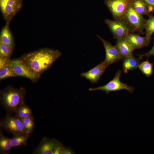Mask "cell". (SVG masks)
Listing matches in <instances>:
<instances>
[{"instance_id":"cell-1","label":"cell","mask_w":154,"mask_h":154,"mask_svg":"<svg viewBox=\"0 0 154 154\" xmlns=\"http://www.w3.org/2000/svg\"><path fill=\"white\" fill-rule=\"evenodd\" d=\"M61 55L58 50L44 48L24 54L20 58L31 70L40 76Z\"/></svg>"},{"instance_id":"cell-2","label":"cell","mask_w":154,"mask_h":154,"mask_svg":"<svg viewBox=\"0 0 154 154\" xmlns=\"http://www.w3.org/2000/svg\"><path fill=\"white\" fill-rule=\"evenodd\" d=\"M26 94L25 89L8 86L0 91V104L7 114L12 115L18 109L24 104Z\"/></svg>"},{"instance_id":"cell-3","label":"cell","mask_w":154,"mask_h":154,"mask_svg":"<svg viewBox=\"0 0 154 154\" xmlns=\"http://www.w3.org/2000/svg\"><path fill=\"white\" fill-rule=\"evenodd\" d=\"M123 20L128 25L132 33H143L145 19L134 10L130 3Z\"/></svg>"},{"instance_id":"cell-4","label":"cell","mask_w":154,"mask_h":154,"mask_svg":"<svg viewBox=\"0 0 154 154\" xmlns=\"http://www.w3.org/2000/svg\"><path fill=\"white\" fill-rule=\"evenodd\" d=\"M0 126L3 130L13 135L27 133L21 119L15 116L7 114L0 121Z\"/></svg>"},{"instance_id":"cell-5","label":"cell","mask_w":154,"mask_h":154,"mask_svg":"<svg viewBox=\"0 0 154 154\" xmlns=\"http://www.w3.org/2000/svg\"><path fill=\"white\" fill-rule=\"evenodd\" d=\"M63 146L60 142L53 138L43 137L38 146L34 149L33 154H59Z\"/></svg>"},{"instance_id":"cell-6","label":"cell","mask_w":154,"mask_h":154,"mask_svg":"<svg viewBox=\"0 0 154 154\" xmlns=\"http://www.w3.org/2000/svg\"><path fill=\"white\" fill-rule=\"evenodd\" d=\"M23 0H0V10L6 23H10L21 9Z\"/></svg>"},{"instance_id":"cell-7","label":"cell","mask_w":154,"mask_h":154,"mask_svg":"<svg viewBox=\"0 0 154 154\" xmlns=\"http://www.w3.org/2000/svg\"><path fill=\"white\" fill-rule=\"evenodd\" d=\"M12 69L16 76H22L34 81L40 75L33 72L20 58L10 60L7 65Z\"/></svg>"},{"instance_id":"cell-8","label":"cell","mask_w":154,"mask_h":154,"mask_svg":"<svg viewBox=\"0 0 154 154\" xmlns=\"http://www.w3.org/2000/svg\"><path fill=\"white\" fill-rule=\"evenodd\" d=\"M121 72V70H118L114 78L105 85L95 88H90L89 90L91 91H102L108 94L111 92L125 90L128 91L129 93H132L134 90L133 87L122 83L120 81V78Z\"/></svg>"},{"instance_id":"cell-9","label":"cell","mask_w":154,"mask_h":154,"mask_svg":"<svg viewBox=\"0 0 154 154\" xmlns=\"http://www.w3.org/2000/svg\"><path fill=\"white\" fill-rule=\"evenodd\" d=\"M104 3L115 20H122L129 5L130 0H105Z\"/></svg>"},{"instance_id":"cell-10","label":"cell","mask_w":154,"mask_h":154,"mask_svg":"<svg viewBox=\"0 0 154 154\" xmlns=\"http://www.w3.org/2000/svg\"><path fill=\"white\" fill-rule=\"evenodd\" d=\"M106 23L115 38L119 39L125 38L129 34L132 33L127 23L123 20H105Z\"/></svg>"},{"instance_id":"cell-11","label":"cell","mask_w":154,"mask_h":154,"mask_svg":"<svg viewBox=\"0 0 154 154\" xmlns=\"http://www.w3.org/2000/svg\"><path fill=\"white\" fill-rule=\"evenodd\" d=\"M97 36L102 42L106 52V58L104 61L107 68L111 64L121 60L117 48L110 42L101 38L98 35Z\"/></svg>"},{"instance_id":"cell-12","label":"cell","mask_w":154,"mask_h":154,"mask_svg":"<svg viewBox=\"0 0 154 154\" xmlns=\"http://www.w3.org/2000/svg\"><path fill=\"white\" fill-rule=\"evenodd\" d=\"M104 61L86 72L81 73L80 76L89 80L92 83H97L106 68Z\"/></svg>"},{"instance_id":"cell-13","label":"cell","mask_w":154,"mask_h":154,"mask_svg":"<svg viewBox=\"0 0 154 154\" xmlns=\"http://www.w3.org/2000/svg\"><path fill=\"white\" fill-rule=\"evenodd\" d=\"M125 38L134 50L148 46L150 44V40L146 36L141 37L133 33L129 34Z\"/></svg>"},{"instance_id":"cell-14","label":"cell","mask_w":154,"mask_h":154,"mask_svg":"<svg viewBox=\"0 0 154 154\" xmlns=\"http://www.w3.org/2000/svg\"><path fill=\"white\" fill-rule=\"evenodd\" d=\"M115 46L122 59L133 55L134 49L125 38L117 39Z\"/></svg>"},{"instance_id":"cell-15","label":"cell","mask_w":154,"mask_h":154,"mask_svg":"<svg viewBox=\"0 0 154 154\" xmlns=\"http://www.w3.org/2000/svg\"><path fill=\"white\" fill-rule=\"evenodd\" d=\"M9 23L6 24L2 28L0 34V42L13 49L15 42L13 35L9 27Z\"/></svg>"},{"instance_id":"cell-16","label":"cell","mask_w":154,"mask_h":154,"mask_svg":"<svg viewBox=\"0 0 154 154\" xmlns=\"http://www.w3.org/2000/svg\"><path fill=\"white\" fill-rule=\"evenodd\" d=\"M130 3L134 10L140 15L149 17L151 15V11L143 0H130Z\"/></svg>"},{"instance_id":"cell-17","label":"cell","mask_w":154,"mask_h":154,"mask_svg":"<svg viewBox=\"0 0 154 154\" xmlns=\"http://www.w3.org/2000/svg\"><path fill=\"white\" fill-rule=\"evenodd\" d=\"M141 63L140 59L135 57L133 55L125 58L123 62L124 72L127 73L129 70L137 69Z\"/></svg>"},{"instance_id":"cell-18","label":"cell","mask_w":154,"mask_h":154,"mask_svg":"<svg viewBox=\"0 0 154 154\" xmlns=\"http://www.w3.org/2000/svg\"><path fill=\"white\" fill-rule=\"evenodd\" d=\"M3 129L0 128V153H9L13 147L11 139L5 136L2 133Z\"/></svg>"},{"instance_id":"cell-19","label":"cell","mask_w":154,"mask_h":154,"mask_svg":"<svg viewBox=\"0 0 154 154\" xmlns=\"http://www.w3.org/2000/svg\"><path fill=\"white\" fill-rule=\"evenodd\" d=\"M31 134L27 133L13 135L11 139L13 147H20L26 146L27 141Z\"/></svg>"},{"instance_id":"cell-20","label":"cell","mask_w":154,"mask_h":154,"mask_svg":"<svg viewBox=\"0 0 154 154\" xmlns=\"http://www.w3.org/2000/svg\"><path fill=\"white\" fill-rule=\"evenodd\" d=\"M15 116L20 119L33 116L31 109L25 103L16 110Z\"/></svg>"},{"instance_id":"cell-21","label":"cell","mask_w":154,"mask_h":154,"mask_svg":"<svg viewBox=\"0 0 154 154\" xmlns=\"http://www.w3.org/2000/svg\"><path fill=\"white\" fill-rule=\"evenodd\" d=\"M146 36L151 40V36L154 33V15H151L149 18L145 19L144 25Z\"/></svg>"},{"instance_id":"cell-22","label":"cell","mask_w":154,"mask_h":154,"mask_svg":"<svg viewBox=\"0 0 154 154\" xmlns=\"http://www.w3.org/2000/svg\"><path fill=\"white\" fill-rule=\"evenodd\" d=\"M138 68L142 73L147 77L150 76L153 73V64L149 62L148 60L141 62Z\"/></svg>"},{"instance_id":"cell-23","label":"cell","mask_w":154,"mask_h":154,"mask_svg":"<svg viewBox=\"0 0 154 154\" xmlns=\"http://www.w3.org/2000/svg\"><path fill=\"white\" fill-rule=\"evenodd\" d=\"M20 119L26 132L31 135L33 132L34 127V120L33 116Z\"/></svg>"},{"instance_id":"cell-24","label":"cell","mask_w":154,"mask_h":154,"mask_svg":"<svg viewBox=\"0 0 154 154\" xmlns=\"http://www.w3.org/2000/svg\"><path fill=\"white\" fill-rule=\"evenodd\" d=\"M16 77L14 73L9 67L6 66L0 69V80L11 77Z\"/></svg>"},{"instance_id":"cell-25","label":"cell","mask_w":154,"mask_h":154,"mask_svg":"<svg viewBox=\"0 0 154 154\" xmlns=\"http://www.w3.org/2000/svg\"><path fill=\"white\" fill-rule=\"evenodd\" d=\"M13 50L7 45L0 42V57L10 58Z\"/></svg>"},{"instance_id":"cell-26","label":"cell","mask_w":154,"mask_h":154,"mask_svg":"<svg viewBox=\"0 0 154 154\" xmlns=\"http://www.w3.org/2000/svg\"><path fill=\"white\" fill-rule=\"evenodd\" d=\"M75 153L70 147H67L63 146L61 148L59 154H73Z\"/></svg>"},{"instance_id":"cell-27","label":"cell","mask_w":154,"mask_h":154,"mask_svg":"<svg viewBox=\"0 0 154 154\" xmlns=\"http://www.w3.org/2000/svg\"><path fill=\"white\" fill-rule=\"evenodd\" d=\"M154 41V37L153 38ZM139 56V58L141 59L143 57H146L148 58L150 56H154V44L152 48L148 52L143 54L138 55Z\"/></svg>"},{"instance_id":"cell-28","label":"cell","mask_w":154,"mask_h":154,"mask_svg":"<svg viewBox=\"0 0 154 154\" xmlns=\"http://www.w3.org/2000/svg\"><path fill=\"white\" fill-rule=\"evenodd\" d=\"M10 58L0 57V69L7 66Z\"/></svg>"},{"instance_id":"cell-29","label":"cell","mask_w":154,"mask_h":154,"mask_svg":"<svg viewBox=\"0 0 154 154\" xmlns=\"http://www.w3.org/2000/svg\"><path fill=\"white\" fill-rule=\"evenodd\" d=\"M147 5L151 12L154 11V0H143Z\"/></svg>"},{"instance_id":"cell-30","label":"cell","mask_w":154,"mask_h":154,"mask_svg":"<svg viewBox=\"0 0 154 154\" xmlns=\"http://www.w3.org/2000/svg\"><path fill=\"white\" fill-rule=\"evenodd\" d=\"M153 64H154V63H153Z\"/></svg>"}]
</instances>
